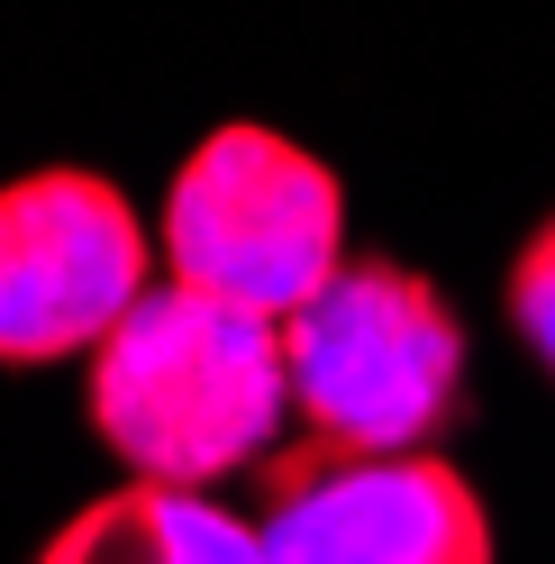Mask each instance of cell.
Instances as JSON below:
<instances>
[{
    "label": "cell",
    "instance_id": "cell-1",
    "mask_svg": "<svg viewBox=\"0 0 555 564\" xmlns=\"http://www.w3.org/2000/svg\"><path fill=\"white\" fill-rule=\"evenodd\" d=\"M91 437L137 482L210 491L264 465L273 429L292 410L283 319H255L192 282H155L128 319L91 346Z\"/></svg>",
    "mask_w": 555,
    "mask_h": 564
},
{
    "label": "cell",
    "instance_id": "cell-2",
    "mask_svg": "<svg viewBox=\"0 0 555 564\" xmlns=\"http://www.w3.org/2000/svg\"><path fill=\"white\" fill-rule=\"evenodd\" d=\"M292 410L346 455H428L465 410V328L410 264H337L283 319Z\"/></svg>",
    "mask_w": 555,
    "mask_h": 564
},
{
    "label": "cell",
    "instance_id": "cell-3",
    "mask_svg": "<svg viewBox=\"0 0 555 564\" xmlns=\"http://www.w3.org/2000/svg\"><path fill=\"white\" fill-rule=\"evenodd\" d=\"M164 256L192 292L237 301L255 319H292L346 264V192L283 128H210L164 192Z\"/></svg>",
    "mask_w": 555,
    "mask_h": 564
},
{
    "label": "cell",
    "instance_id": "cell-4",
    "mask_svg": "<svg viewBox=\"0 0 555 564\" xmlns=\"http://www.w3.org/2000/svg\"><path fill=\"white\" fill-rule=\"evenodd\" d=\"M146 292V228L119 183L74 164L0 183V365L91 356Z\"/></svg>",
    "mask_w": 555,
    "mask_h": 564
},
{
    "label": "cell",
    "instance_id": "cell-5",
    "mask_svg": "<svg viewBox=\"0 0 555 564\" xmlns=\"http://www.w3.org/2000/svg\"><path fill=\"white\" fill-rule=\"evenodd\" d=\"M264 564H492V510L446 455H273Z\"/></svg>",
    "mask_w": 555,
    "mask_h": 564
},
{
    "label": "cell",
    "instance_id": "cell-6",
    "mask_svg": "<svg viewBox=\"0 0 555 564\" xmlns=\"http://www.w3.org/2000/svg\"><path fill=\"white\" fill-rule=\"evenodd\" d=\"M37 564H264V538L210 491L119 482L64 519L37 546Z\"/></svg>",
    "mask_w": 555,
    "mask_h": 564
},
{
    "label": "cell",
    "instance_id": "cell-7",
    "mask_svg": "<svg viewBox=\"0 0 555 564\" xmlns=\"http://www.w3.org/2000/svg\"><path fill=\"white\" fill-rule=\"evenodd\" d=\"M510 328L529 337V356L555 373V209L537 219V237L519 246V264H510Z\"/></svg>",
    "mask_w": 555,
    "mask_h": 564
}]
</instances>
